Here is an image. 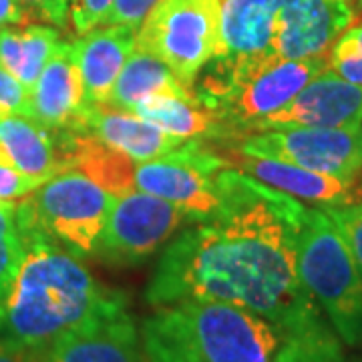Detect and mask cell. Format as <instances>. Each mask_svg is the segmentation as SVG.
Segmentation results:
<instances>
[{"label": "cell", "mask_w": 362, "mask_h": 362, "mask_svg": "<svg viewBox=\"0 0 362 362\" xmlns=\"http://www.w3.org/2000/svg\"><path fill=\"white\" fill-rule=\"evenodd\" d=\"M220 207L183 228L145 288L157 308L181 300H211L254 312L300 352L342 350V340L304 288L296 235L306 206L235 168L216 175Z\"/></svg>", "instance_id": "obj_1"}, {"label": "cell", "mask_w": 362, "mask_h": 362, "mask_svg": "<svg viewBox=\"0 0 362 362\" xmlns=\"http://www.w3.org/2000/svg\"><path fill=\"white\" fill-rule=\"evenodd\" d=\"M16 220L25 254L0 332L39 361L63 334L129 302L123 292L101 284L78 256L45 232L23 202L16 204Z\"/></svg>", "instance_id": "obj_2"}, {"label": "cell", "mask_w": 362, "mask_h": 362, "mask_svg": "<svg viewBox=\"0 0 362 362\" xmlns=\"http://www.w3.org/2000/svg\"><path fill=\"white\" fill-rule=\"evenodd\" d=\"M139 332L151 362H280L284 346L262 316L211 300L157 306Z\"/></svg>", "instance_id": "obj_3"}, {"label": "cell", "mask_w": 362, "mask_h": 362, "mask_svg": "<svg viewBox=\"0 0 362 362\" xmlns=\"http://www.w3.org/2000/svg\"><path fill=\"white\" fill-rule=\"evenodd\" d=\"M326 69L328 57H216L195 78L194 95L197 103L218 117L235 137L282 109Z\"/></svg>", "instance_id": "obj_4"}, {"label": "cell", "mask_w": 362, "mask_h": 362, "mask_svg": "<svg viewBox=\"0 0 362 362\" xmlns=\"http://www.w3.org/2000/svg\"><path fill=\"white\" fill-rule=\"evenodd\" d=\"M298 276L346 346L362 342V272L322 207H306L296 235Z\"/></svg>", "instance_id": "obj_5"}, {"label": "cell", "mask_w": 362, "mask_h": 362, "mask_svg": "<svg viewBox=\"0 0 362 362\" xmlns=\"http://www.w3.org/2000/svg\"><path fill=\"white\" fill-rule=\"evenodd\" d=\"M221 0H159L137 26V49L153 54L189 89L218 54Z\"/></svg>", "instance_id": "obj_6"}, {"label": "cell", "mask_w": 362, "mask_h": 362, "mask_svg": "<svg viewBox=\"0 0 362 362\" xmlns=\"http://www.w3.org/2000/svg\"><path fill=\"white\" fill-rule=\"evenodd\" d=\"M33 220L75 256H93L115 195L69 169L52 175L25 199Z\"/></svg>", "instance_id": "obj_7"}, {"label": "cell", "mask_w": 362, "mask_h": 362, "mask_svg": "<svg viewBox=\"0 0 362 362\" xmlns=\"http://www.w3.org/2000/svg\"><path fill=\"white\" fill-rule=\"evenodd\" d=\"M197 218L156 195L131 189L115 197L93 256L113 266H137L156 254Z\"/></svg>", "instance_id": "obj_8"}, {"label": "cell", "mask_w": 362, "mask_h": 362, "mask_svg": "<svg viewBox=\"0 0 362 362\" xmlns=\"http://www.w3.org/2000/svg\"><path fill=\"white\" fill-rule=\"evenodd\" d=\"M235 137L240 139L232 149L244 156L278 159L352 183L362 173V127L268 129Z\"/></svg>", "instance_id": "obj_9"}, {"label": "cell", "mask_w": 362, "mask_h": 362, "mask_svg": "<svg viewBox=\"0 0 362 362\" xmlns=\"http://www.w3.org/2000/svg\"><path fill=\"white\" fill-rule=\"evenodd\" d=\"M230 168L228 157L207 149L202 139H187L175 151L135 165V189L207 220L220 207L216 175Z\"/></svg>", "instance_id": "obj_10"}, {"label": "cell", "mask_w": 362, "mask_h": 362, "mask_svg": "<svg viewBox=\"0 0 362 362\" xmlns=\"http://www.w3.org/2000/svg\"><path fill=\"white\" fill-rule=\"evenodd\" d=\"M296 127H362V87L352 85L326 69L318 77L312 78L304 89L298 90L282 109L254 123L247 133Z\"/></svg>", "instance_id": "obj_11"}, {"label": "cell", "mask_w": 362, "mask_h": 362, "mask_svg": "<svg viewBox=\"0 0 362 362\" xmlns=\"http://www.w3.org/2000/svg\"><path fill=\"white\" fill-rule=\"evenodd\" d=\"M356 18L350 0H280L272 54L284 59L328 57Z\"/></svg>", "instance_id": "obj_12"}, {"label": "cell", "mask_w": 362, "mask_h": 362, "mask_svg": "<svg viewBox=\"0 0 362 362\" xmlns=\"http://www.w3.org/2000/svg\"><path fill=\"white\" fill-rule=\"evenodd\" d=\"M37 362H151L129 304L66 332Z\"/></svg>", "instance_id": "obj_13"}, {"label": "cell", "mask_w": 362, "mask_h": 362, "mask_svg": "<svg viewBox=\"0 0 362 362\" xmlns=\"http://www.w3.org/2000/svg\"><path fill=\"white\" fill-rule=\"evenodd\" d=\"M73 40L57 45L35 87L30 89L28 117L52 131L81 129L89 109Z\"/></svg>", "instance_id": "obj_14"}, {"label": "cell", "mask_w": 362, "mask_h": 362, "mask_svg": "<svg viewBox=\"0 0 362 362\" xmlns=\"http://www.w3.org/2000/svg\"><path fill=\"white\" fill-rule=\"evenodd\" d=\"M230 151H232V156L228 157L230 168L240 169L250 177L258 180L259 183L270 185L298 202L314 204L318 207L346 206L356 202L358 195V192L354 189L356 181L352 183V181L338 180L332 175L316 173L278 159L244 156L233 149Z\"/></svg>", "instance_id": "obj_15"}, {"label": "cell", "mask_w": 362, "mask_h": 362, "mask_svg": "<svg viewBox=\"0 0 362 362\" xmlns=\"http://www.w3.org/2000/svg\"><path fill=\"white\" fill-rule=\"evenodd\" d=\"M77 131L90 133L105 145L131 157L135 163L168 156L185 143V139L169 135L137 113L109 105H89Z\"/></svg>", "instance_id": "obj_16"}, {"label": "cell", "mask_w": 362, "mask_h": 362, "mask_svg": "<svg viewBox=\"0 0 362 362\" xmlns=\"http://www.w3.org/2000/svg\"><path fill=\"white\" fill-rule=\"evenodd\" d=\"M85 97L90 105H105L123 65L137 47V28L103 25L73 40Z\"/></svg>", "instance_id": "obj_17"}, {"label": "cell", "mask_w": 362, "mask_h": 362, "mask_svg": "<svg viewBox=\"0 0 362 362\" xmlns=\"http://www.w3.org/2000/svg\"><path fill=\"white\" fill-rule=\"evenodd\" d=\"M0 159L39 185L63 171L57 131L18 113H0Z\"/></svg>", "instance_id": "obj_18"}, {"label": "cell", "mask_w": 362, "mask_h": 362, "mask_svg": "<svg viewBox=\"0 0 362 362\" xmlns=\"http://www.w3.org/2000/svg\"><path fill=\"white\" fill-rule=\"evenodd\" d=\"M57 135L63 171H81L115 197L135 189V161L131 157L85 131L63 129Z\"/></svg>", "instance_id": "obj_19"}, {"label": "cell", "mask_w": 362, "mask_h": 362, "mask_svg": "<svg viewBox=\"0 0 362 362\" xmlns=\"http://www.w3.org/2000/svg\"><path fill=\"white\" fill-rule=\"evenodd\" d=\"M278 8L280 0H221L220 47L216 57L272 54Z\"/></svg>", "instance_id": "obj_20"}, {"label": "cell", "mask_w": 362, "mask_h": 362, "mask_svg": "<svg viewBox=\"0 0 362 362\" xmlns=\"http://www.w3.org/2000/svg\"><path fill=\"white\" fill-rule=\"evenodd\" d=\"M133 113L153 123L156 127L180 139H204V137H232L230 129L216 115L206 111L195 97L177 95H153L143 99Z\"/></svg>", "instance_id": "obj_21"}, {"label": "cell", "mask_w": 362, "mask_h": 362, "mask_svg": "<svg viewBox=\"0 0 362 362\" xmlns=\"http://www.w3.org/2000/svg\"><path fill=\"white\" fill-rule=\"evenodd\" d=\"M161 93L177 95V97H195L194 89L185 87L171 73L168 65H163L153 54L135 47V51L131 52L127 63L121 69L105 105L133 111L143 99Z\"/></svg>", "instance_id": "obj_22"}, {"label": "cell", "mask_w": 362, "mask_h": 362, "mask_svg": "<svg viewBox=\"0 0 362 362\" xmlns=\"http://www.w3.org/2000/svg\"><path fill=\"white\" fill-rule=\"evenodd\" d=\"M59 42H61V35L57 26L39 25V23L2 26L0 65L30 90Z\"/></svg>", "instance_id": "obj_23"}, {"label": "cell", "mask_w": 362, "mask_h": 362, "mask_svg": "<svg viewBox=\"0 0 362 362\" xmlns=\"http://www.w3.org/2000/svg\"><path fill=\"white\" fill-rule=\"evenodd\" d=\"M25 246L16 220V204L0 202V330L4 322L6 302L23 262Z\"/></svg>", "instance_id": "obj_24"}, {"label": "cell", "mask_w": 362, "mask_h": 362, "mask_svg": "<svg viewBox=\"0 0 362 362\" xmlns=\"http://www.w3.org/2000/svg\"><path fill=\"white\" fill-rule=\"evenodd\" d=\"M328 71L362 87V16L340 35L328 51Z\"/></svg>", "instance_id": "obj_25"}, {"label": "cell", "mask_w": 362, "mask_h": 362, "mask_svg": "<svg viewBox=\"0 0 362 362\" xmlns=\"http://www.w3.org/2000/svg\"><path fill=\"white\" fill-rule=\"evenodd\" d=\"M326 216L337 226V230L346 242L352 258L362 272V204H346V206L322 207Z\"/></svg>", "instance_id": "obj_26"}, {"label": "cell", "mask_w": 362, "mask_h": 362, "mask_svg": "<svg viewBox=\"0 0 362 362\" xmlns=\"http://www.w3.org/2000/svg\"><path fill=\"white\" fill-rule=\"evenodd\" d=\"M115 0H71L69 23L77 35H85L97 26H103Z\"/></svg>", "instance_id": "obj_27"}, {"label": "cell", "mask_w": 362, "mask_h": 362, "mask_svg": "<svg viewBox=\"0 0 362 362\" xmlns=\"http://www.w3.org/2000/svg\"><path fill=\"white\" fill-rule=\"evenodd\" d=\"M30 90L0 65V113H18L28 117Z\"/></svg>", "instance_id": "obj_28"}, {"label": "cell", "mask_w": 362, "mask_h": 362, "mask_svg": "<svg viewBox=\"0 0 362 362\" xmlns=\"http://www.w3.org/2000/svg\"><path fill=\"white\" fill-rule=\"evenodd\" d=\"M39 187L37 181L23 175L16 171L13 165L0 159V202H13L16 204L18 199H25Z\"/></svg>", "instance_id": "obj_29"}, {"label": "cell", "mask_w": 362, "mask_h": 362, "mask_svg": "<svg viewBox=\"0 0 362 362\" xmlns=\"http://www.w3.org/2000/svg\"><path fill=\"white\" fill-rule=\"evenodd\" d=\"M157 2L159 0H115L105 25H127L137 28Z\"/></svg>", "instance_id": "obj_30"}, {"label": "cell", "mask_w": 362, "mask_h": 362, "mask_svg": "<svg viewBox=\"0 0 362 362\" xmlns=\"http://www.w3.org/2000/svg\"><path fill=\"white\" fill-rule=\"evenodd\" d=\"M35 18L57 28H69L71 0H21Z\"/></svg>", "instance_id": "obj_31"}, {"label": "cell", "mask_w": 362, "mask_h": 362, "mask_svg": "<svg viewBox=\"0 0 362 362\" xmlns=\"http://www.w3.org/2000/svg\"><path fill=\"white\" fill-rule=\"evenodd\" d=\"M37 18L21 0H0V28L35 23Z\"/></svg>", "instance_id": "obj_32"}, {"label": "cell", "mask_w": 362, "mask_h": 362, "mask_svg": "<svg viewBox=\"0 0 362 362\" xmlns=\"http://www.w3.org/2000/svg\"><path fill=\"white\" fill-rule=\"evenodd\" d=\"M0 362H37L26 350L13 344L6 338H0Z\"/></svg>", "instance_id": "obj_33"}, {"label": "cell", "mask_w": 362, "mask_h": 362, "mask_svg": "<svg viewBox=\"0 0 362 362\" xmlns=\"http://www.w3.org/2000/svg\"><path fill=\"white\" fill-rule=\"evenodd\" d=\"M298 362H362V358H356V361H346L344 354L340 356H332V358H312V361H298Z\"/></svg>", "instance_id": "obj_34"}, {"label": "cell", "mask_w": 362, "mask_h": 362, "mask_svg": "<svg viewBox=\"0 0 362 362\" xmlns=\"http://www.w3.org/2000/svg\"><path fill=\"white\" fill-rule=\"evenodd\" d=\"M358 4H361V8H362V0H358Z\"/></svg>", "instance_id": "obj_35"}]
</instances>
